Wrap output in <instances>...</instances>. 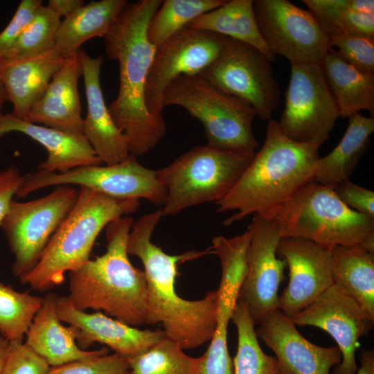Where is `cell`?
Listing matches in <instances>:
<instances>
[{
    "label": "cell",
    "mask_w": 374,
    "mask_h": 374,
    "mask_svg": "<svg viewBox=\"0 0 374 374\" xmlns=\"http://www.w3.org/2000/svg\"><path fill=\"white\" fill-rule=\"evenodd\" d=\"M59 185L87 187L117 199H145L161 208L167 193L157 170L145 167L130 154L114 165L81 166L62 173L37 170L24 175L16 197L22 198L40 188Z\"/></svg>",
    "instance_id": "30bf717a"
},
{
    "label": "cell",
    "mask_w": 374,
    "mask_h": 374,
    "mask_svg": "<svg viewBox=\"0 0 374 374\" xmlns=\"http://www.w3.org/2000/svg\"><path fill=\"white\" fill-rule=\"evenodd\" d=\"M253 3V0L226 1L221 6L199 16L187 27L211 31L249 44L272 62L275 56L261 37L255 18Z\"/></svg>",
    "instance_id": "f1b7e54d"
},
{
    "label": "cell",
    "mask_w": 374,
    "mask_h": 374,
    "mask_svg": "<svg viewBox=\"0 0 374 374\" xmlns=\"http://www.w3.org/2000/svg\"><path fill=\"white\" fill-rule=\"evenodd\" d=\"M24 179V175L13 166L0 171V226Z\"/></svg>",
    "instance_id": "60d3db41"
},
{
    "label": "cell",
    "mask_w": 374,
    "mask_h": 374,
    "mask_svg": "<svg viewBox=\"0 0 374 374\" xmlns=\"http://www.w3.org/2000/svg\"><path fill=\"white\" fill-rule=\"evenodd\" d=\"M360 366L356 374H374V352L373 349H364L359 354Z\"/></svg>",
    "instance_id": "7bdbcfd3"
},
{
    "label": "cell",
    "mask_w": 374,
    "mask_h": 374,
    "mask_svg": "<svg viewBox=\"0 0 374 374\" xmlns=\"http://www.w3.org/2000/svg\"><path fill=\"white\" fill-rule=\"evenodd\" d=\"M129 371V359L114 353L50 366L46 374H128Z\"/></svg>",
    "instance_id": "8d00e7d4"
},
{
    "label": "cell",
    "mask_w": 374,
    "mask_h": 374,
    "mask_svg": "<svg viewBox=\"0 0 374 374\" xmlns=\"http://www.w3.org/2000/svg\"><path fill=\"white\" fill-rule=\"evenodd\" d=\"M253 11L269 51L292 65L321 64L332 48L330 37L313 15L287 0H256Z\"/></svg>",
    "instance_id": "7c38bea8"
},
{
    "label": "cell",
    "mask_w": 374,
    "mask_h": 374,
    "mask_svg": "<svg viewBox=\"0 0 374 374\" xmlns=\"http://www.w3.org/2000/svg\"><path fill=\"white\" fill-rule=\"evenodd\" d=\"M225 0H165L152 16L147 30L149 41L156 46L187 27L201 15L222 5Z\"/></svg>",
    "instance_id": "4dcf8cb0"
},
{
    "label": "cell",
    "mask_w": 374,
    "mask_h": 374,
    "mask_svg": "<svg viewBox=\"0 0 374 374\" xmlns=\"http://www.w3.org/2000/svg\"><path fill=\"white\" fill-rule=\"evenodd\" d=\"M60 24V17L42 5L15 45L1 58L30 56L55 47Z\"/></svg>",
    "instance_id": "e575fe53"
},
{
    "label": "cell",
    "mask_w": 374,
    "mask_h": 374,
    "mask_svg": "<svg viewBox=\"0 0 374 374\" xmlns=\"http://www.w3.org/2000/svg\"><path fill=\"white\" fill-rule=\"evenodd\" d=\"M333 282L343 287L374 319V252L361 244L332 248Z\"/></svg>",
    "instance_id": "83f0119b"
},
{
    "label": "cell",
    "mask_w": 374,
    "mask_h": 374,
    "mask_svg": "<svg viewBox=\"0 0 374 374\" xmlns=\"http://www.w3.org/2000/svg\"><path fill=\"white\" fill-rule=\"evenodd\" d=\"M227 37L186 27L157 46L145 87L149 111L161 115L166 87L181 75H198L222 51Z\"/></svg>",
    "instance_id": "5bb4252c"
},
{
    "label": "cell",
    "mask_w": 374,
    "mask_h": 374,
    "mask_svg": "<svg viewBox=\"0 0 374 374\" xmlns=\"http://www.w3.org/2000/svg\"><path fill=\"white\" fill-rule=\"evenodd\" d=\"M12 132L29 136L46 150L47 159L39 165V170L62 173L78 167L103 163L83 134L66 133L30 123L12 113L3 114L0 118V138Z\"/></svg>",
    "instance_id": "cb8c5ba5"
},
{
    "label": "cell",
    "mask_w": 374,
    "mask_h": 374,
    "mask_svg": "<svg viewBox=\"0 0 374 374\" xmlns=\"http://www.w3.org/2000/svg\"><path fill=\"white\" fill-rule=\"evenodd\" d=\"M340 117L366 110L374 116V74L362 73L343 60L331 48L321 63Z\"/></svg>",
    "instance_id": "4316f807"
},
{
    "label": "cell",
    "mask_w": 374,
    "mask_h": 374,
    "mask_svg": "<svg viewBox=\"0 0 374 374\" xmlns=\"http://www.w3.org/2000/svg\"><path fill=\"white\" fill-rule=\"evenodd\" d=\"M329 36L374 38V15L353 12L350 0H303Z\"/></svg>",
    "instance_id": "1f68e13d"
},
{
    "label": "cell",
    "mask_w": 374,
    "mask_h": 374,
    "mask_svg": "<svg viewBox=\"0 0 374 374\" xmlns=\"http://www.w3.org/2000/svg\"><path fill=\"white\" fill-rule=\"evenodd\" d=\"M338 197L350 209L374 218V192L349 179L332 186Z\"/></svg>",
    "instance_id": "ab89813d"
},
{
    "label": "cell",
    "mask_w": 374,
    "mask_h": 374,
    "mask_svg": "<svg viewBox=\"0 0 374 374\" xmlns=\"http://www.w3.org/2000/svg\"><path fill=\"white\" fill-rule=\"evenodd\" d=\"M198 75L246 102L262 120L271 119L279 104L280 91L271 62L246 43L227 37L217 58Z\"/></svg>",
    "instance_id": "8fae6325"
},
{
    "label": "cell",
    "mask_w": 374,
    "mask_h": 374,
    "mask_svg": "<svg viewBox=\"0 0 374 374\" xmlns=\"http://www.w3.org/2000/svg\"><path fill=\"white\" fill-rule=\"evenodd\" d=\"M57 313L62 322L78 328L76 343L84 350L94 342L107 346L122 357H134L166 337L163 330H140L100 312L88 313L75 308L66 296H59Z\"/></svg>",
    "instance_id": "d6986e66"
},
{
    "label": "cell",
    "mask_w": 374,
    "mask_h": 374,
    "mask_svg": "<svg viewBox=\"0 0 374 374\" xmlns=\"http://www.w3.org/2000/svg\"><path fill=\"white\" fill-rule=\"evenodd\" d=\"M161 0L127 3L104 37L106 55L119 66V90L109 106L118 129L125 135L130 154L142 155L164 136L162 115L152 114L145 102V87L157 46L148 38L149 23Z\"/></svg>",
    "instance_id": "6da1fadb"
},
{
    "label": "cell",
    "mask_w": 374,
    "mask_h": 374,
    "mask_svg": "<svg viewBox=\"0 0 374 374\" xmlns=\"http://www.w3.org/2000/svg\"><path fill=\"white\" fill-rule=\"evenodd\" d=\"M58 296L46 293L26 333L25 344L50 366L109 353L107 348L84 350L77 343L78 328L64 326L57 313Z\"/></svg>",
    "instance_id": "603a6c76"
},
{
    "label": "cell",
    "mask_w": 374,
    "mask_h": 374,
    "mask_svg": "<svg viewBox=\"0 0 374 374\" xmlns=\"http://www.w3.org/2000/svg\"><path fill=\"white\" fill-rule=\"evenodd\" d=\"M82 75L79 53L66 59L24 121L66 133L83 134L78 81Z\"/></svg>",
    "instance_id": "44dd1931"
},
{
    "label": "cell",
    "mask_w": 374,
    "mask_h": 374,
    "mask_svg": "<svg viewBox=\"0 0 374 374\" xmlns=\"http://www.w3.org/2000/svg\"><path fill=\"white\" fill-rule=\"evenodd\" d=\"M320 147L290 139L278 121L269 119L262 147L229 193L215 203L217 213L235 211L223 224L251 214L266 215L313 182Z\"/></svg>",
    "instance_id": "3957f363"
},
{
    "label": "cell",
    "mask_w": 374,
    "mask_h": 374,
    "mask_svg": "<svg viewBox=\"0 0 374 374\" xmlns=\"http://www.w3.org/2000/svg\"><path fill=\"white\" fill-rule=\"evenodd\" d=\"M330 42L346 63L362 73L374 74V39L342 34L330 36Z\"/></svg>",
    "instance_id": "d590c367"
},
{
    "label": "cell",
    "mask_w": 374,
    "mask_h": 374,
    "mask_svg": "<svg viewBox=\"0 0 374 374\" xmlns=\"http://www.w3.org/2000/svg\"><path fill=\"white\" fill-rule=\"evenodd\" d=\"M339 117L321 64L292 65L285 107L278 121L283 134L299 143L321 145Z\"/></svg>",
    "instance_id": "4fadbf2b"
},
{
    "label": "cell",
    "mask_w": 374,
    "mask_h": 374,
    "mask_svg": "<svg viewBox=\"0 0 374 374\" xmlns=\"http://www.w3.org/2000/svg\"><path fill=\"white\" fill-rule=\"evenodd\" d=\"M65 61L56 47L27 57L0 58V80L14 116L25 119Z\"/></svg>",
    "instance_id": "7402d4cb"
},
{
    "label": "cell",
    "mask_w": 374,
    "mask_h": 374,
    "mask_svg": "<svg viewBox=\"0 0 374 374\" xmlns=\"http://www.w3.org/2000/svg\"><path fill=\"white\" fill-rule=\"evenodd\" d=\"M82 0H49L46 7L58 17H67L84 5Z\"/></svg>",
    "instance_id": "b9f144b4"
},
{
    "label": "cell",
    "mask_w": 374,
    "mask_h": 374,
    "mask_svg": "<svg viewBox=\"0 0 374 374\" xmlns=\"http://www.w3.org/2000/svg\"><path fill=\"white\" fill-rule=\"evenodd\" d=\"M42 300L0 283V335L10 342L23 341Z\"/></svg>",
    "instance_id": "836d02e7"
},
{
    "label": "cell",
    "mask_w": 374,
    "mask_h": 374,
    "mask_svg": "<svg viewBox=\"0 0 374 374\" xmlns=\"http://www.w3.org/2000/svg\"><path fill=\"white\" fill-rule=\"evenodd\" d=\"M8 100L4 87L0 80V111L6 101Z\"/></svg>",
    "instance_id": "f6af8a7d"
},
{
    "label": "cell",
    "mask_w": 374,
    "mask_h": 374,
    "mask_svg": "<svg viewBox=\"0 0 374 374\" xmlns=\"http://www.w3.org/2000/svg\"><path fill=\"white\" fill-rule=\"evenodd\" d=\"M263 217L274 221L284 237L308 239L330 249L361 244L374 252V218L348 208L332 186L313 181Z\"/></svg>",
    "instance_id": "8992f818"
},
{
    "label": "cell",
    "mask_w": 374,
    "mask_h": 374,
    "mask_svg": "<svg viewBox=\"0 0 374 374\" xmlns=\"http://www.w3.org/2000/svg\"><path fill=\"white\" fill-rule=\"evenodd\" d=\"M163 216L161 208L142 215L133 222L127 239L128 254L143 263L148 287V324L161 323L166 336L184 350L196 348L209 341L217 322V290L199 300L190 301L175 291L179 264L212 253L193 250L170 255L152 243L155 227Z\"/></svg>",
    "instance_id": "7a4b0ae2"
},
{
    "label": "cell",
    "mask_w": 374,
    "mask_h": 374,
    "mask_svg": "<svg viewBox=\"0 0 374 374\" xmlns=\"http://www.w3.org/2000/svg\"><path fill=\"white\" fill-rule=\"evenodd\" d=\"M10 342L0 335V374H3L6 360L8 354Z\"/></svg>",
    "instance_id": "ee69618b"
},
{
    "label": "cell",
    "mask_w": 374,
    "mask_h": 374,
    "mask_svg": "<svg viewBox=\"0 0 374 374\" xmlns=\"http://www.w3.org/2000/svg\"><path fill=\"white\" fill-rule=\"evenodd\" d=\"M256 334L275 354L280 374H330L341 361L338 347H322L306 339L279 309L267 314Z\"/></svg>",
    "instance_id": "ac0fdd59"
},
{
    "label": "cell",
    "mask_w": 374,
    "mask_h": 374,
    "mask_svg": "<svg viewBox=\"0 0 374 374\" xmlns=\"http://www.w3.org/2000/svg\"><path fill=\"white\" fill-rule=\"evenodd\" d=\"M255 155L256 152L201 145L157 170V179L167 191L161 207L163 216L173 215L206 202H217L235 186Z\"/></svg>",
    "instance_id": "ba28073f"
},
{
    "label": "cell",
    "mask_w": 374,
    "mask_h": 374,
    "mask_svg": "<svg viewBox=\"0 0 374 374\" xmlns=\"http://www.w3.org/2000/svg\"><path fill=\"white\" fill-rule=\"evenodd\" d=\"M40 0H22L12 18L0 33V58L15 45L39 8Z\"/></svg>",
    "instance_id": "f35d334b"
},
{
    "label": "cell",
    "mask_w": 374,
    "mask_h": 374,
    "mask_svg": "<svg viewBox=\"0 0 374 374\" xmlns=\"http://www.w3.org/2000/svg\"><path fill=\"white\" fill-rule=\"evenodd\" d=\"M197 357L187 355L180 344L167 337L129 359L128 374H194Z\"/></svg>",
    "instance_id": "d6a6232c"
},
{
    "label": "cell",
    "mask_w": 374,
    "mask_h": 374,
    "mask_svg": "<svg viewBox=\"0 0 374 374\" xmlns=\"http://www.w3.org/2000/svg\"><path fill=\"white\" fill-rule=\"evenodd\" d=\"M177 105L199 120L206 145L244 153H254L258 142L252 123L257 116L251 106L199 75H181L172 80L162 96L163 109Z\"/></svg>",
    "instance_id": "52a82bcc"
},
{
    "label": "cell",
    "mask_w": 374,
    "mask_h": 374,
    "mask_svg": "<svg viewBox=\"0 0 374 374\" xmlns=\"http://www.w3.org/2000/svg\"><path fill=\"white\" fill-rule=\"evenodd\" d=\"M247 230L250 238L247 274L238 300L246 303L256 325L267 314L279 309L278 288L287 265L277 254L284 235L274 221L255 215Z\"/></svg>",
    "instance_id": "9a60e30c"
},
{
    "label": "cell",
    "mask_w": 374,
    "mask_h": 374,
    "mask_svg": "<svg viewBox=\"0 0 374 374\" xmlns=\"http://www.w3.org/2000/svg\"><path fill=\"white\" fill-rule=\"evenodd\" d=\"M3 116L2 113L0 111V118H1V116Z\"/></svg>",
    "instance_id": "bcb514c9"
},
{
    "label": "cell",
    "mask_w": 374,
    "mask_h": 374,
    "mask_svg": "<svg viewBox=\"0 0 374 374\" xmlns=\"http://www.w3.org/2000/svg\"><path fill=\"white\" fill-rule=\"evenodd\" d=\"M132 224L133 218L125 216L106 226V252L68 273L66 297L80 310H97L136 327L148 324V287L144 271L128 258Z\"/></svg>",
    "instance_id": "277c9868"
},
{
    "label": "cell",
    "mask_w": 374,
    "mask_h": 374,
    "mask_svg": "<svg viewBox=\"0 0 374 374\" xmlns=\"http://www.w3.org/2000/svg\"><path fill=\"white\" fill-rule=\"evenodd\" d=\"M331 249L308 239L283 237L278 256L289 268V283L279 296V310L292 319L334 284Z\"/></svg>",
    "instance_id": "e0dca14e"
},
{
    "label": "cell",
    "mask_w": 374,
    "mask_h": 374,
    "mask_svg": "<svg viewBox=\"0 0 374 374\" xmlns=\"http://www.w3.org/2000/svg\"><path fill=\"white\" fill-rule=\"evenodd\" d=\"M231 321L238 332V347L233 359V374H280L275 356L262 350L246 303L238 300Z\"/></svg>",
    "instance_id": "f546056e"
},
{
    "label": "cell",
    "mask_w": 374,
    "mask_h": 374,
    "mask_svg": "<svg viewBox=\"0 0 374 374\" xmlns=\"http://www.w3.org/2000/svg\"><path fill=\"white\" fill-rule=\"evenodd\" d=\"M79 189L59 185L49 194L24 202L12 200L1 227L15 256L19 279L37 263L53 235L74 206Z\"/></svg>",
    "instance_id": "9c48e42d"
},
{
    "label": "cell",
    "mask_w": 374,
    "mask_h": 374,
    "mask_svg": "<svg viewBox=\"0 0 374 374\" xmlns=\"http://www.w3.org/2000/svg\"><path fill=\"white\" fill-rule=\"evenodd\" d=\"M87 103V114L83 119V135L98 157L105 165H114L129 157L125 135L115 124L105 104L100 75L103 58L90 57L80 49Z\"/></svg>",
    "instance_id": "ffe728a7"
},
{
    "label": "cell",
    "mask_w": 374,
    "mask_h": 374,
    "mask_svg": "<svg viewBox=\"0 0 374 374\" xmlns=\"http://www.w3.org/2000/svg\"><path fill=\"white\" fill-rule=\"evenodd\" d=\"M125 0L92 1L83 5L61 21L55 47L64 59L76 54L87 40L105 37L112 29Z\"/></svg>",
    "instance_id": "484cf974"
},
{
    "label": "cell",
    "mask_w": 374,
    "mask_h": 374,
    "mask_svg": "<svg viewBox=\"0 0 374 374\" xmlns=\"http://www.w3.org/2000/svg\"><path fill=\"white\" fill-rule=\"evenodd\" d=\"M291 319L296 326L319 328L335 340L341 361L332 374H356L359 339L368 334L374 319L343 287L334 283Z\"/></svg>",
    "instance_id": "2e32d148"
},
{
    "label": "cell",
    "mask_w": 374,
    "mask_h": 374,
    "mask_svg": "<svg viewBox=\"0 0 374 374\" xmlns=\"http://www.w3.org/2000/svg\"><path fill=\"white\" fill-rule=\"evenodd\" d=\"M139 199H117L80 187L76 202L45 247L35 266L19 280L33 290L46 292L61 285L65 274L90 260L94 242L111 222L134 213Z\"/></svg>",
    "instance_id": "5b68a950"
},
{
    "label": "cell",
    "mask_w": 374,
    "mask_h": 374,
    "mask_svg": "<svg viewBox=\"0 0 374 374\" xmlns=\"http://www.w3.org/2000/svg\"><path fill=\"white\" fill-rule=\"evenodd\" d=\"M374 118L355 113L348 117L346 132L338 145L316 163L314 182L333 186L349 179L370 144Z\"/></svg>",
    "instance_id": "d4e9b609"
},
{
    "label": "cell",
    "mask_w": 374,
    "mask_h": 374,
    "mask_svg": "<svg viewBox=\"0 0 374 374\" xmlns=\"http://www.w3.org/2000/svg\"><path fill=\"white\" fill-rule=\"evenodd\" d=\"M49 367L48 364L25 343L11 341L3 374H46Z\"/></svg>",
    "instance_id": "74e56055"
}]
</instances>
